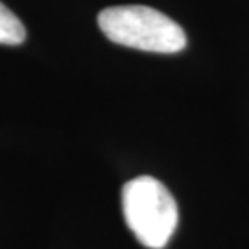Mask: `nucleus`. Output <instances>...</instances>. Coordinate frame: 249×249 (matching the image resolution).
<instances>
[{
  "instance_id": "obj_1",
  "label": "nucleus",
  "mask_w": 249,
  "mask_h": 249,
  "mask_svg": "<svg viewBox=\"0 0 249 249\" xmlns=\"http://www.w3.org/2000/svg\"><path fill=\"white\" fill-rule=\"evenodd\" d=\"M98 26L111 43L144 52L178 53L187 46L185 30L174 18L148 6L102 9Z\"/></svg>"
},
{
  "instance_id": "obj_2",
  "label": "nucleus",
  "mask_w": 249,
  "mask_h": 249,
  "mask_svg": "<svg viewBox=\"0 0 249 249\" xmlns=\"http://www.w3.org/2000/svg\"><path fill=\"white\" fill-rule=\"evenodd\" d=\"M122 211L135 238L148 249H162L179 222L178 203L159 179L141 176L122 188Z\"/></svg>"
},
{
  "instance_id": "obj_3",
  "label": "nucleus",
  "mask_w": 249,
  "mask_h": 249,
  "mask_svg": "<svg viewBox=\"0 0 249 249\" xmlns=\"http://www.w3.org/2000/svg\"><path fill=\"white\" fill-rule=\"evenodd\" d=\"M26 39V28L17 15L0 2V45H20Z\"/></svg>"
}]
</instances>
